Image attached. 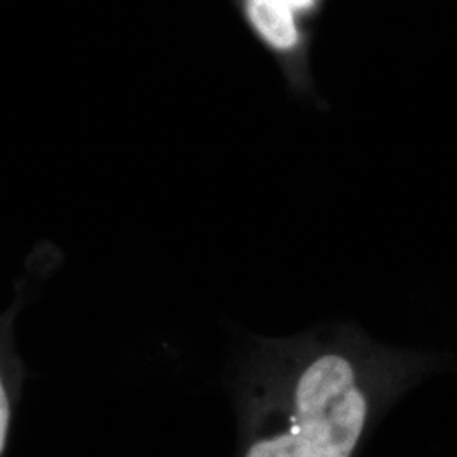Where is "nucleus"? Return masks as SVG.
I'll return each instance as SVG.
<instances>
[{"label": "nucleus", "instance_id": "obj_1", "mask_svg": "<svg viewBox=\"0 0 457 457\" xmlns=\"http://www.w3.org/2000/svg\"><path fill=\"white\" fill-rule=\"evenodd\" d=\"M437 366L349 324L253 337L236 383L237 457H356L379 417Z\"/></svg>", "mask_w": 457, "mask_h": 457}, {"label": "nucleus", "instance_id": "obj_2", "mask_svg": "<svg viewBox=\"0 0 457 457\" xmlns=\"http://www.w3.org/2000/svg\"><path fill=\"white\" fill-rule=\"evenodd\" d=\"M251 36L277 63L295 98L326 107L312 71L309 22L324 0H230Z\"/></svg>", "mask_w": 457, "mask_h": 457}]
</instances>
